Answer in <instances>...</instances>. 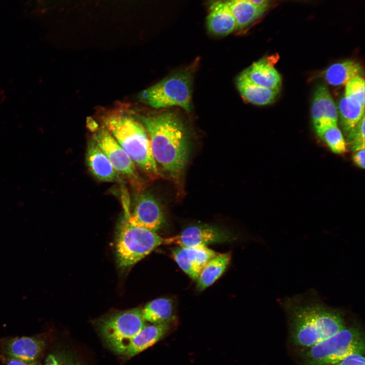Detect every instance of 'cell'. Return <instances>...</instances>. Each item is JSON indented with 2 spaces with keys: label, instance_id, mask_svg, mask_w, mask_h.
Wrapping results in <instances>:
<instances>
[{
  "label": "cell",
  "instance_id": "4fadbf2b",
  "mask_svg": "<svg viewBox=\"0 0 365 365\" xmlns=\"http://www.w3.org/2000/svg\"><path fill=\"white\" fill-rule=\"evenodd\" d=\"M217 253L206 245L195 247H177L172 250L173 259L190 278L197 280L206 264Z\"/></svg>",
  "mask_w": 365,
  "mask_h": 365
},
{
  "label": "cell",
  "instance_id": "9a60e30c",
  "mask_svg": "<svg viewBox=\"0 0 365 365\" xmlns=\"http://www.w3.org/2000/svg\"><path fill=\"white\" fill-rule=\"evenodd\" d=\"M86 161L91 172L100 181H113L118 178V173L93 138L89 142Z\"/></svg>",
  "mask_w": 365,
  "mask_h": 365
},
{
  "label": "cell",
  "instance_id": "4316f807",
  "mask_svg": "<svg viewBox=\"0 0 365 365\" xmlns=\"http://www.w3.org/2000/svg\"><path fill=\"white\" fill-rule=\"evenodd\" d=\"M365 350L354 352L333 365H365Z\"/></svg>",
  "mask_w": 365,
  "mask_h": 365
},
{
  "label": "cell",
  "instance_id": "484cf974",
  "mask_svg": "<svg viewBox=\"0 0 365 365\" xmlns=\"http://www.w3.org/2000/svg\"><path fill=\"white\" fill-rule=\"evenodd\" d=\"M344 95L358 100L364 105V80L361 76L350 79L345 85Z\"/></svg>",
  "mask_w": 365,
  "mask_h": 365
},
{
  "label": "cell",
  "instance_id": "5bb4252c",
  "mask_svg": "<svg viewBox=\"0 0 365 365\" xmlns=\"http://www.w3.org/2000/svg\"><path fill=\"white\" fill-rule=\"evenodd\" d=\"M171 328V321L162 323H147L134 337L124 354L132 357L151 347L164 337Z\"/></svg>",
  "mask_w": 365,
  "mask_h": 365
},
{
  "label": "cell",
  "instance_id": "7c38bea8",
  "mask_svg": "<svg viewBox=\"0 0 365 365\" xmlns=\"http://www.w3.org/2000/svg\"><path fill=\"white\" fill-rule=\"evenodd\" d=\"M312 122L318 136L325 129L337 126V108L328 91L324 85H320L314 91L312 107Z\"/></svg>",
  "mask_w": 365,
  "mask_h": 365
},
{
  "label": "cell",
  "instance_id": "f546056e",
  "mask_svg": "<svg viewBox=\"0 0 365 365\" xmlns=\"http://www.w3.org/2000/svg\"><path fill=\"white\" fill-rule=\"evenodd\" d=\"M353 156V162L361 168H364V149H361L355 152Z\"/></svg>",
  "mask_w": 365,
  "mask_h": 365
},
{
  "label": "cell",
  "instance_id": "d4e9b609",
  "mask_svg": "<svg viewBox=\"0 0 365 365\" xmlns=\"http://www.w3.org/2000/svg\"><path fill=\"white\" fill-rule=\"evenodd\" d=\"M347 133V141L352 151L364 149V116Z\"/></svg>",
  "mask_w": 365,
  "mask_h": 365
},
{
  "label": "cell",
  "instance_id": "ba28073f",
  "mask_svg": "<svg viewBox=\"0 0 365 365\" xmlns=\"http://www.w3.org/2000/svg\"><path fill=\"white\" fill-rule=\"evenodd\" d=\"M93 139L106 156L116 171L123 175L135 188H142L135 164L110 132L104 127L97 130Z\"/></svg>",
  "mask_w": 365,
  "mask_h": 365
},
{
  "label": "cell",
  "instance_id": "4dcf8cb0",
  "mask_svg": "<svg viewBox=\"0 0 365 365\" xmlns=\"http://www.w3.org/2000/svg\"><path fill=\"white\" fill-rule=\"evenodd\" d=\"M244 1L252 3L255 5L266 6H268L269 2V0H226V1Z\"/></svg>",
  "mask_w": 365,
  "mask_h": 365
},
{
  "label": "cell",
  "instance_id": "7a4b0ae2",
  "mask_svg": "<svg viewBox=\"0 0 365 365\" xmlns=\"http://www.w3.org/2000/svg\"><path fill=\"white\" fill-rule=\"evenodd\" d=\"M290 337L296 346L307 349L346 326L341 314L318 303L286 304Z\"/></svg>",
  "mask_w": 365,
  "mask_h": 365
},
{
  "label": "cell",
  "instance_id": "ac0fdd59",
  "mask_svg": "<svg viewBox=\"0 0 365 365\" xmlns=\"http://www.w3.org/2000/svg\"><path fill=\"white\" fill-rule=\"evenodd\" d=\"M244 71L250 80L256 84L273 90H280L281 75L269 58H263L254 62Z\"/></svg>",
  "mask_w": 365,
  "mask_h": 365
},
{
  "label": "cell",
  "instance_id": "83f0119b",
  "mask_svg": "<svg viewBox=\"0 0 365 365\" xmlns=\"http://www.w3.org/2000/svg\"><path fill=\"white\" fill-rule=\"evenodd\" d=\"M45 365H77L69 360H65L54 354L49 355L45 361Z\"/></svg>",
  "mask_w": 365,
  "mask_h": 365
},
{
  "label": "cell",
  "instance_id": "cb8c5ba5",
  "mask_svg": "<svg viewBox=\"0 0 365 365\" xmlns=\"http://www.w3.org/2000/svg\"><path fill=\"white\" fill-rule=\"evenodd\" d=\"M319 136L334 153L341 154L346 152V143L338 126L325 129Z\"/></svg>",
  "mask_w": 365,
  "mask_h": 365
},
{
  "label": "cell",
  "instance_id": "d6986e66",
  "mask_svg": "<svg viewBox=\"0 0 365 365\" xmlns=\"http://www.w3.org/2000/svg\"><path fill=\"white\" fill-rule=\"evenodd\" d=\"M236 24V29L248 26L258 19L267 10L268 6H260L244 1H225Z\"/></svg>",
  "mask_w": 365,
  "mask_h": 365
},
{
  "label": "cell",
  "instance_id": "9c48e42d",
  "mask_svg": "<svg viewBox=\"0 0 365 365\" xmlns=\"http://www.w3.org/2000/svg\"><path fill=\"white\" fill-rule=\"evenodd\" d=\"M234 239V236L228 230L203 224L189 226L176 235L164 238V243L191 247L230 242Z\"/></svg>",
  "mask_w": 365,
  "mask_h": 365
},
{
  "label": "cell",
  "instance_id": "ffe728a7",
  "mask_svg": "<svg viewBox=\"0 0 365 365\" xmlns=\"http://www.w3.org/2000/svg\"><path fill=\"white\" fill-rule=\"evenodd\" d=\"M362 69L360 64L355 61L347 60L335 63L330 66L323 72L326 81L333 86H342L351 79L361 76Z\"/></svg>",
  "mask_w": 365,
  "mask_h": 365
},
{
  "label": "cell",
  "instance_id": "8992f818",
  "mask_svg": "<svg viewBox=\"0 0 365 365\" xmlns=\"http://www.w3.org/2000/svg\"><path fill=\"white\" fill-rule=\"evenodd\" d=\"M164 242L155 232L134 226L125 220L119 229L116 240V256L118 266L130 267L150 254Z\"/></svg>",
  "mask_w": 365,
  "mask_h": 365
},
{
  "label": "cell",
  "instance_id": "1f68e13d",
  "mask_svg": "<svg viewBox=\"0 0 365 365\" xmlns=\"http://www.w3.org/2000/svg\"><path fill=\"white\" fill-rule=\"evenodd\" d=\"M39 2L41 3L43 0H38Z\"/></svg>",
  "mask_w": 365,
  "mask_h": 365
},
{
  "label": "cell",
  "instance_id": "7402d4cb",
  "mask_svg": "<svg viewBox=\"0 0 365 365\" xmlns=\"http://www.w3.org/2000/svg\"><path fill=\"white\" fill-rule=\"evenodd\" d=\"M337 112L343 130L348 132L364 116V105L357 99L344 95L339 101Z\"/></svg>",
  "mask_w": 365,
  "mask_h": 365
},
{
  "label": "cell",
  "instance_id": "5b68a950",
  "mask_svg": "<svg viewBox=\"0 0 365 365\" xmlns=\"http://www.w3.org/2000/svg\"><path fill=\"white\" fill-rule=\"evenodd\" d=\"M192 82L191 69L181 70L142 91L138 98L153 108L177 106L190 113L192 110Z\"/></svg>",
  "mask_w": 365,
  "mask_h": 365
},
{
  "label": "cell",
  "instance_id": "277c9868",
  "mask_svg": "<svg viewBox=\"0 0 365 365\" xmlns=\"http://www.w3.org/2000/svg\"><path fill=\"white\" fill-rule=\"evenodd\" d=\"M359 350H365L363 333L357 327L346 326L305 349L302 358L305 365H333Z\"/></svg>",
  "mask_w": 365,
  "mask_h": 365
},
{
  "label": "cell",
  "instance_id": "603a6c76",
  "mask_svg": "<svg viewBox=\"0 0 365 365\" xmlns=\"http://www.w3.org/2000/svg\"><path fill=\"white\" fill-rule=\"evenodd\" d=\"M141 311L144 319L151 323H162L172 319V303L166 298H158L149 302Z\"/></svg>",
  "mask_w": 365,
  "mask_h": 365
},
{
  "label": "cell",
  "instance_id": "e0dca14e",
  "mask_svg": "<svg viewBox=\"0 0 365 365\" xmlns=\"http://www.w3.org/2000/svg\"><path fill=\"white\" fill-rule=\"evenodd\" d=\"M207 26L211 33L218 36L227 35L236 29L235 20L225 2L217 1L211 5Z\"/></svg>",
  "mask_w": 365,
  "mask_h": 365
},
{
  "label": "cell",
  "instance_id": "3957f363",
  "mask_svg": "<svg viewBox=\"0 0 365 365\" xmlns=\"http://www.w3.org/2000/svg\"><path fill=\"white\" fill-rule=\"evenodd\" d=\"M103 123L135 164L150 175H158L150 137L142 123L122 113L105 116Z\"/></svg>",
  "mask_w": 365,
  "mask_h": 365
},
{
  "label": "cell",
  "instance_id": "30bf717a",
  "mask_svg": "<svg viewBox=\"0 0 365 365\" xmlns=\"http://www.w3.org/2000/svg\"><path fill=\"white\" fill-rule=\"evenodd\" d=\"M46 345L45 336L6 338L0 341L1 355L29 362H38Z\"/></svg>",
  "mask_w": 365,
  "mask_h": 365
},
{
  "label": "cell",
  "instance_id": "2e32d148",
  "mask_svg": "<svg viewBox=\"0 0 365 365\" xmlns=\"http://www.w3.org/2000/svg\"><path fill=\"white\" fill-rule=\"evenodd\" d=\"M236 86L242 97L247 101L258 105L273 102L280 90H273L259 85L248 77L245 71L236 79Z\"/></svg>",
  "mask_w": 365,
  "mask_h": 365
},
{
  "label": "cell",
  "instance_id": "6da1fadb",
  "mask_svg": "<svg viewBox=\"0 0 365 365\" xmlns=\"http://www.w3.org/2000/svg\"><path fill=\"white\" fill-rule=\"evenodd\" d=\"M150 137L154 159L174 178L184 170L189 155L187 129L175 113L165 112L141 117Z\"/></svg>",
  "mask_w": 365,
  "mask_h": 365
},
{
  "label": "cell",
  "instance_id": "44dd1931",
  "mask_svg": "<svg viewBox=\"0 0 365 365\" xmlns=\"http://www.w3.org/2000/svg\"><path fill=\"white\" fill-rule=\"evenodd\" d=\"M231 253H217L201 271L197 279V288L202 291L211 285L223 274L231 260Z\"/></svg>",
  "mask_w": 365,
  "mask_h": 365
},
{
  "label": "cell",
  "instance_id": "52a82bcc",
  "mask_svg": "<svg viewBox=\"0 0 365 365\" xmlns=\"http://www.w3.org/2000/svg\"><path fill=\"white\" fill-rule=\"evenodd\" d=\"M146 323L141 308H136L106 316L100 321L99 328L110 349L124 355L134 337Z\"/></svg>",
  "mask_w": 365,
  "mask_h": 365
},
{
  "label": "cell",
  "instance_id": "f1b7e54d",
  "mask_svg": "<svg viewBox=\"0 0 365 365\" xmlns=\"http://www.w3.org/2000/svg\"><path fill=\"white\" fill-rule=\"evenodd\" d=\"M3 365H38V362H29L0 355Z\"/></svg>",
  "mask_w": 365,
  "mask_h": 365
},
{
  "label": "cell",
  "instance_id": "8fae6325",
  "mask_svg": "<svg viewBox=\"0 0 365 365\" xmlns=\"http://www.w3.org/2000/svg\"><path fill=\"white\" fill-rule=\"evenodd\" d=\"M132 213L126 217L131 225L154 232L162 226L164 218L157 199L149 193H142L136 198Z\"/></svg>",
  "mask_w": 365,
  "mask_h": 365
}]
</instances>
